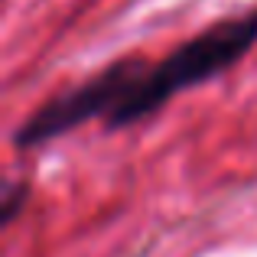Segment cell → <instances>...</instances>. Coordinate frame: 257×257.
Here are the masks:
<instances>
[{
    "mask_svg": "<svg viewBox=\"0 0 257 257\" xmlns=\"http://www.w3.org/2000/svg\"><path fill=\"white\" fill-rule=\"evenodd\" d=\"M254 43H257V10L225 17L215 26L195 33L192 39L176 46L166 59L147 62L140 69V75L127 88L124 101L104 117L107 131H124V127L140 124L150 114H157L173 94L218 78L234 62H241Z\"/></svg>",
    "mask_w": 257,
    "mask_h": 257,
    "instance_id": "obj_1",
    "label": "cell"
},
{
    "mask_svg": "<svg viewBox=\"0 0 257 257\" xmlns=\"http://www.w3.org/2000/svg\"><path fill=\"white\" fill-rule=\"evenodd\" d=\"M144 65L147 59L124 56L117 62L104 65L101 72H94L91 78L65 88L62 94H52L46 104H39L17 127V134H13L17 150H36V147L49 144V140L65 137L69 131H75L78 124H85L91 117H107L124 101L127 88L134 85V78L140 75Z\"/></svg>",
    "mask_w": 257,
    "mask_h": 257,
    "instance_id": "obj_2",
    "label": "cell"
},
{
    "mask_svg": "<svg viewBox=\"0 0 257 257\" xmlns=\"http://www.w3.org/2000/svg\"><path fill=\"white\" fill-rule=\"evenodd\" d=\"M26 199H30V182H23V179L7 182L4 199H0V221H4V225H13V221L20 218V212L26 208Z\"/></svg>",
    "mask_w": 257,
    "mask_h": 257,
    "instance_id": "obj_3",
    "label": "cell"
}]
</instances>
